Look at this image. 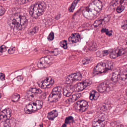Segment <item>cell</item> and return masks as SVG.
Masks as SVG:
<instances>
[{
  "label": "cell",
  "instance_id": "1",
  "mask_svg": "<svg viewBox=\"0 0 127 127\" xmlns=\"http://www.w3.org/2000/svg\"><path fill=\"white\" fill-rule=\"evenodd\" d=\"M102 7L101 2L99 0H94L82 12L85 18L91 20L95 17L99 13Z\"/></svg>",
  "mask_w": 127,
  "mask_h": 127
},
{
  "label": "cell",
  "instance_id": "2",
  "mask_svg": "<svg viewBox=\"0 0 127 127\" xmlns=\"http://www.w3.org/2000/svg\"><path fill=\"white\" fill-rule=\"evenodd\" d=\"M9 25L15 30L24 29L27 26V20L25 16L15 14L10 16L8 20Z\"/></svg>",
  "mask_w": 127,
  "mask_h": 127
},
{
  "label": "cell",
  "instance_id": "3",
  "mask_svg": "<svg viewBox=\"0 0 127 127\" xmlns=\"http://www.w3.org/2000/svg\"><path fill=\"white\" fill-rule=\"evenodd\" d=\"M46 8L45 3L42 1L38 2L32 6L29 9L30 15L34 18L39 17L43 14Z\"/></svg>",
  "mask_w": 127,
  "mask_h": 127
},
{
  "label": "cell",
  "instance_id": "4",
  "mask_svg": "<svg viewBox=\"0 0 127 127\" xmlns=\"http://www.w3.org/2000/svg\"><path fill=\"white\" fill-rule=\"evenodd\" d=\"M113 67V64L110 61L101 62L94 67L93 73L94 75L105 73L111 70Z\"/></svg>",
  "mask_w": 127,
  "mask_h": 127
},
{
  "label": "cell",
  "instance_id": "5",
  "mask_svg": "<svg viewBox=\"0 0 127 127\" xmlns=\"http://www.w3.org/2000/svg\"><path fill=\"white\" fill-rule=\"evenodd\" d=\"M43 102L41 100H34L28 104L24 108V112L31 114L40 109L43 107Z\"/></svg>",
  "mask_w": 127,
  "mask_h": 127
},
{
  "label": "cell",
  "instance_id": "6",
  "mask_svg": "<svg viewBox=\"0 0 127 127\" xmlns=\"http://www.w3.org/2000/svg\"><path fill=\"white\" fill-rule=\"evenodd\" d=\"M62 88L60 87L54 88L49 96L48 101L50 102H56L60 100L62 97Z\"/></svg>",
  "mask_w": 127,
  "mask_h": 127
},
{
  "label": "cell",
  "instance_id": "7",
  "mask_svg": "<svg viewBox=\"0 0 127 127\" xmlns=\"http://www.w3.org/2000/svg\"><path fill=\"white\" fill-rule=\"evenodd\" d=\"M53 60L54 58L50 56L43 57L38 61L37 65L39 68H47L52 64Z\"/></svg>",
  "mask_w": 127,
  "mask_h": 127
},
{
  "label": "cell",
  "instance_id": "8",
  "mask_svg": "<svg viewBox=\"0 0 127 127\" xmlns=\"http://www.w3.org/2000/svg\"><path fill=\"white\" fill-rule=\"evenodd\" d=\"M54 83V80L52 77H46L41 79L38 82V86L43 89L49 88Z\"/></svg>",
  "mask_w": 127,
  "mask_h": 127
},
{
  "label": "cell",
  "instance_id": "9",
  "mask_svg": "<svg viewBox=\"0 0 127 127\" xmlns=\"http://www.w3.org/2000/svg\"><path fill=\"white\" fill-rule=\"evenodd\" d=\"M107 123L106 116L104 114H101L96 117L93 122V126L94 127H104Z\"/></svg>",
  "mask_w": 127,
  "mask_h": 127
},
{
  "label": "cell",
  "instance_id": "10",
  "mask_svg": "<svg viewBox=\"0 0 127 127\" xmlns=\"http://www.w3.org/2000/svg\"><path fill=\"white\" fill-rule=\"evenodd\" d=\"M88 107V102L85 100L78 101L75 104L74 109L78 113H83L87 110Z\"/></svg>",
  "mask_w": 127,
  "mask_h": 127
},
{
  "label": "cell",
  "instance_id": "11",
  "mask_svg": "<svg viewBox=\"0 0 127 127\" xmlns=\"http://www.w3.org/2000/svg\"><path fill=\"white\" fill-rule=\"evenodd\" d=\"M82 79V75L79 72L72 73L66 76L65 78V83L67 84L79 81Z\"/></svg>",
  "mask_w": 127,
  "mask_h": 127
},
{
  "label": "cell",
  "instance_id": "12",
  "mask_svg": "<svg viewBox=\"0 0 127 127\" xmlns=\"http://www.w3.org/2000/svg\"><path fill=\"white\" fill-rule=\"evenodd\" d=\"M92 82L90 80L87 79L83 82L77 83L76 84L73 86L74 92H80L82 91L85 89L88 86H90Z\"/></svg>",
  "mask_w": 127,
  "mask_h": 127
},
{
  "label": "cell",
  "instance_id": "13",
  "mask_svg": "<svg viewBox=\"0 0 127 127\" xmlns=\"http://www.w3.org/2000/svg\"><path fill=\"white\" fill-rule=\"evenodd\" d=\"M42 91L41 90L36 88H32L27 92L26 97L29 100H32L38 95L41 94Z\"/></svg>",
  "mask_w": 127,
  "mask_h": 127
},
{
  "label": "cell",
  "instance_id": "14",
  "mask_svg": "<svg viewBox=\"0 0 127 127\" xmlns=\"http://www.w3.org/2000/svg\"><path fill=\"white\" fill-rule=\"evenodd\" d=\"M11 115V110L9 108H6L0 112V122H6L9 119Z\"/></svg>",
  "mask_w": 127,
  "mask_h": 127
},
{
  "label": "cell",
  "instance_id": "15",
  "mask_svg": "<svg viewBox=\"0 0 127 127\" xmlns=\"http://www.w3.org/2000/svg\"><path fill=\"white\" fill-rule=\"evenodd\" d=\"M125 52V51L124 49L122 48L115 49L111 51L109 55V57L111 59H114L124 55Z\"/></svg>",
  "mask_w": 127,
  "mask_h": 127
},
{
  "label": "cell",
  "instance_id": "16",
  "mask_svg": "<svg viewBox=\"0 0 127 127\" xmlns=\"http://www.w3.org/2000/svg\"><path fill=\"white\" fill-rule=\"evenodd\" d=\"M81 41V37L78 33H74L72 34L68 39V41L70 44L73 45L80 43Z\"/></svg>",
  "mask_w": 127,
  "mask_h": 127
},
{
  "label": "cell",
  "instance_id": "17",
  "mask_svg": "<svg viewBox=\"0 0 127 127\" xmlns=\"http://www.w3.org/2000/svg\"><path fill=\"white\" fill-rule=\"evenodd\" d=\"M127 0H113L110 3L109 8L112 10L119 6L124 5L126 4Z\"/></svg>",
  "mask_w": 127,
  "mask_h": 127
},
{
  "label": "cell",
  "instance_id": "18",
  "mask_svg": "<svg viewBox=\"0 0 127 127\" xmlns=\"http://www.w3.org/2000/svg\"><path fill=\"white\" fill-rule=\"evenodd\" d=\"M110 17L109 16H104L102 18H99V19L96 21L93 25L95 27H98L100 25H102L107 23L110 20Z\"/></svg>",
  "mask_w": 127,
  "mask_h": 127
},
{
  "label": "cell",
  "instance_id": "19",
  "mask_svg": "<svg viewBox=\"0 0 127 127\" xmlns=\"http://www.w3.org/2000/svg\"><path fill=\"white\" fill-rule=\"evenodd\" d=\"M74 92L73 86L72 85H67L65 86L63 90L64 95L66 97L70 96Z\"/></svg>",
  "mask_w": 127,
  "mask_h": 127
},
{
  "label": "cell",
  "instance_id": "20",
  "mask_svg": "<svg viewBox=\"0 0 127 127\" xmlns=\"http://www.w3.org/2000/svg\"><path fill=\"white\" fill-rule=\"evenodd\" d=\"M109 87V82L105 81L101 83L97 87V90L100 93H104L106 91Z\"/></svg>",
  "mask_w": 127,
  "mask_h": 127
},
{
  "label": "cell",
  "instance_id": "21",
  "mask_svg": "<svg viewBox=\"0 0 127 127\" xmlns=\"http://www.w3.org/2000/svg\"><path fill=\"white\" fill-rule=\"evenodd\" d=\"M120 70L118 69L116 70L113 73L111 78V80L113 83H117L119 81L120 75Z\"/></svg>",
  "mask_w": 127,
  "mask_h": 127
},
{
  "label": "cell",
  "instance_id": "22",
  "mask_svg": "<svg viewBox=\"0 0 127 127\" xmlns=\"http://www.w3.org/2000/svg\"><path fill=\"white\" fill-rule=\"evenodd\" d=\"M58 111L56 110H54L48 113L47 117L50 120L52 121L54 120L56 117H57L58 116Z\"/></svg>",
  "mask_w": 127,
  "mask_h": 127
},
{
  "label": "cell",
  "instance_id": "23",
  "mask_svg": "<svg viewBox=\"0 0 127 127\" xmlns=\"http://www.w3.org/2000/svg\"><path fill=\"white\" fill-rule=\"evenodd\" d=\"M99 94L95 90H92L90 93V99L91 101L97 100L99 96Z\"/></svg>",
  "mask_w": 127,
  "mask_h": 127
},
{
  "label": "cell",
  "instance_id": "24",
  "mask_svg": "<svg viewBox=\"0 0 127 127\" xmlns=\"http://www.w3.org/2000/svg\"><path fill=\"white\" fill-rule=\"evenodd\" d=\"M119 79L125 82L126 84L127 81V70L126 69L125 70H123L122 72L120 71Z\"/></svg>",
  "mask_w": 127,
  "mask_h": 127
},
{
  "label": "cell",
  "instance_id": "25",
  "mask_svg": "<svg viewBox=\"0 0 127 127\" xmlns=\"http://www.w3.org/2000/svg\"><path fill=\"white\" fill-rule=\"evenodd\" d=\"M81 94H75L73 95L72 98L69 99L67 100H68V101L70 103L74 102L76 101V100H78V99H79L81 97Z\"/></svg>",
  "mask_w": 127,
  "mask_h": 127
},
{
  "label": "cell",
  "instance_id": "26",
  "mask_svg": "<svg viewBox=\"0 0 127 127\" xmlns=\"http://www.w3.org/2000/svg\"><path fill=\"white\" fill-rule=\"evenodd\" d=\"M80 0H74L73 2L71 4V6L69 8V11L70 12H73V11L75 10V8L76 6V5L78 4V2H79Z\"/></svg>",
  "mask_w": 127,
  "mask_h": 127
},
{
  "label": "cell",
  "instance_id": "27",
  "mask_svg": "<svg viewBox=\"0 0 127 127\" xmlns=\"http://www.w3.org/2000/svg\"><path fill=\"white\" fill-rule=\"evenodd\" d=\"M20 96V95L17 93L14 94L11 97V99L13 102H17L19 101Z\"/></svg>",
  "mask_w": 127,
  "mask_h": 127
},
{
  "label": "cell",
  "instance_id": "28",
  "mask_svg": "<svg viewBox=\"0 0 127 127\" xmlns=\"http://www.w3.org/2000/svg\"><path fill=\"white\" fill-rule=\"evenodd\" d=\"M74 122L73 117L72 116H68L66 118L65 120V123L66 124L70 125Z\"/></svg>",
  "mask_w": 127,
  "mask_h": 127
},
{
  "label": "cell",
  "instance_id": "29",
  "mask_svg": "<svg viewBox=\"0 0 127 127\" xmlns=\"http://www.w3.org/2000/svg\"><path fill=\"white\" fill-rule=\"evenodd\" d=\"M60 46L64 49H67V44L66 41L65 40L62 41L60 43Z\"/></svg>",
  "mask_w": 127,
  "mask_h": 127
},
{
  "label": "cell",
  "instance_id": "30",
  "mask_svg": "<svg viewBox=\"0 0 127 127\" xmlns=\"http://www.w3.org/2000/svg\"><path fill=\"white\" fill-rule=\"evenodd\" d=\"M125 9V6L124 5H120L117 7L116 11L118 13H120L122 12Z\"/></svg>",
  "mask_w": 127,
  "mask_h": 127
},
{
  "label": "cell",
  "instance_id": "31",
  "mask_svg": "<svg viewBox=\"0 0 127 127\" xmlns=\"http://www.w3.org/2000/svg\"><path fill=\"white\" fill-rule=\"evenodd\" d=\"M101 32H105L106 34L108 36H110L112 35V31H108V30L106 29H102Z\"/></svg>",
  "mask_w": 127,
  "mask_h": 127
},
{
  "label": "cell",
  "instance_id": "32",
  "mask_svg": "<svg viewBox=\"0 0 127 127\" xmlns=\"http://www.w3.org/2000/svg\"><path fill=\"white\" fill-rule=\"evenodd\" d=\"M7 49L6 47L5 46H2L0 47V56L2 55L3 53L6 52Z\"/></svg>",
  "mask_w": 127,
  "mask_h": 127
},
{
  "label": "cell",
  "instance_id": "33",
  "mask_svg": "<svg viewBox=\"0 0 127 127\" xmlns=\"http://www.w3.org/2000/svg\"><path fill=\"white\" fill-rule=\"evenodd\" d=\"M54 38V34L53 32H50L48 37V40L50 41H52Z\"/></svg>",
  "mask_w": 127,
  "mask_h": 127
},
{
  "label": "cell",
  "instance_id": "34",
  "mask_svg": "<svg viewBox=\"0 0 127 127\" xmlns=\"http://www.w3.org/2000/svg\"><path fill=\"white\" fill-rule=\"evenodd\" d=\"M5 12V9L2 6H0V16H2L4 14Z\"/></svg>",
  "mask_w": 127,
  "mask_h": 127
},
{
  "label": "cell",
  "instance_id": "35",
  "mask_svg": "<svg viewBox=\"0 0 127 127\" xmlns=\"http://www.w3.org/2000/svg\"><path fill=\"white\" fill-rule=\"evenodd\" d=\"M15 51V47H11L9 49L8 51V52L9 54H13Z\"/></svg>",
  "mask_w": 127,
  "mask_h": 127
},
{
  "label": "cell",
  "instance_id": "36",
  "mask_svg": "<svg viewBox=\"0 0 127 127\" xmlns=\"http://www.w3.org/2000/svg\"><path fill=\"white\" fill-rule=\"evenodd\" d=\"M17 2L19 4H24L27 2L29 0H16Z\"/></svg>",
  "mask_w": 127,
  "mask_h": 127
},
{
  "label": "cell",
  "instance_id": "37",
  "mask_svg": "<svg viewBox=\"0 0 127 127\" xmlns=\"http://www.w3.org/2000/svg\"><path fill=\"white\" fill-rule=\"evenodd\" d=\"M91 60L90 59H88L85 58L83 59V61H82V62H83L84 64H89V62H91Z\"/></svg>",
  "mask_w": 127,
  "mask_h": 127
},
{
  "label": "cell",
  "instance_id": "38",
  "mask_svg": "<svg viewBox=\"0 0 127 127\" xmlns=\"http://www.w3.org/2000/svg\"><path fill=\"white\" fill-rule=\"evenodd\" d=\"M0 79L1 81H4L5 79V75L2 73H0Z\"/></svg>",
  "mask_w": 127,
  "mask_h": 127
},
{
  "label": "cell",
  "instance_id": "39",
  "mask_svg": "<svg viewBox=\"0 0 127 127\" xmlns=\"http://www.w3.org/2000/svg\"><path fill=\"white\" fill-rule=\"evenodd\" d=\"M109 53V52L108 50H104V51H103V52H102V56H107L108 54Z\"/></svg>",
  "mask_w": 127,
  "mask_h": 127
},
{
  "label": "cell",
  "instance_id": "40",
  "mask_svg": "<svg viewBox=\"0 0 127 127\" xmlns=\"http://www.w3.org/2000/svg\"><path fill=\"white\" fill-rule=\"evenodd\" d=\"M126 24H127V23H126V22L125 24H123L122 25V28L123 29L126 30V29H127Z\"/></svg>",
  "mask_w": 127,
  "mask_h": 127
},
{
  "label": "cell",
  "instance_id": "41",
  "mask_svg": "<svg viewBox=\"0 0 127 127\" xmlns=\"http://www.w3.org/2000/svg\"><path fill=\"white\" fill-rule=\"evenodd\" d=\"M23 76H18L17 78V80L18 81H21L23 80Z\"/></svg>",
  "mask_w": 127,
  "mask_h": 127
},
{
  "label": "cell",
  "instance_id": "42",
  "mask_svg": "<svg viewBox=\"0 0 127 127\" xmlns=\"http://www.w3.org/2000/svg\"><path fill=\"white\" fill-rule=\"evenodd\" d=\"M66 124H65V123L64 124V125H63L62 126V127H66Z\"/></svg>",
  "mask_w": 127,
  "mask_h": 127
},
{
  "label": "cell",
  "instance_id": "43",
  "mask_svg": "<svg viewBox=\"0 0 127 127\" xmlns=\"http://www.w3.org/2000/svg\"><path fill=\"white\" fill-rule=\"evenodd\" d=\"M2 94H0V98H1V97H2Z\"/></svg>",
  "mask_w": 127,
  "mask_h": 127
},
{
  "label": "cell",
  "instance_id": "44",
  "mask_svg": "<svg viewBox=\"0 0 127 127\" xmlns=\"http://www.w3.org/2000/svg\"><path fill=\"white\" fill-rule=\"evenodd\" d=\"M1 107H0V110H1Z\"/></svg>",
  "mask_w": 127,
  "mask_h": 127
}]
</instances>
